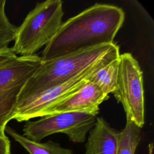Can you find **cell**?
Instances as JSON below:
<instances>
[{
    "label": "cell",
    "mask_w": 154,
    "mask_h": 154,
    "mask_svg": "<svg viewBox=\"0 0 154 154\" xmlns=\"http://www.w3.org/2000/svg\"><path fill=\"white\" fill-rule=\"evenodd\" d=\"M97 114L67 112L46 115L35 121H26L23 128V135L40 142L51 135L61 133L74 143L86 141L87 134L94 126Z\"/></svg>",
    "instance_id": "obj_5"
},
{
    "label": "cell",
    "mask_w": 154,
    "mask_h": 154,
    "mask_svg": "<svg viewBox=\"0 0 154 154\" xmlns=\"http://www.w3.org/2000/svg\"><path fill=\"white\" fill-rule=\"evenodd\" d=\"M88 133L84 154H116L119 131L103 118L97 117Z\"/></svg>",
    "instance_id": "obj_9"
},
{
    "label": "cell",
    "mask_w": 154,
    "mask_h": 154,
    "mask_svg": "<svg viewBox=\"0 0 154 154\" xmlns=\"http://www.w3.org/2000/svg\"><path fill=\"white\" fill-rule=\"evenodd\" d=\"M117 85L112 94L120 102L129 119L140 128L144 124V97L143 72L130 53L120 54Z\"/></svg>",
    "instance_id": "obj_7"
},
{
    "label": "cell",
    "mask_w": 154,
    "mask_h": 154,
    "mask_svg": "<svg viewBox=\"0 0 154 154\" xmlns=\"http://www.w3.org/2000/svg\"><path fill=\"white\" fill-rule=\"evenodd\" d=\"M119 57L98 69L88 79L108 96L109 93H112L116 88L119 73Z\"/></svg>",
    "instance_id": "obj_11"
},
{
    "label": "cell",
    "mask_w": 154,
    "mask_h": 154,
    "mask_svg": "<svg viewBox=\"0 0 154 154\" xmlns=\"http://www.w3.org/2000/svg\"><path fill=\"white\" fill-rule=\"evenodd\" d=\"M0 154H11L10 141L7 136L0 137Z\"/></svg>",
    "instance_id": "obj_15"
},
{
    "label": "cell",
    "mask_w": 154,
    "mask_h": 154,
    "mask_svg": "<svg viewBox=\"0 0 154 154\" xmlns=\"http://www.w3.org/2000/svg\"><path fill=\"white\" fill-rule=\"evenodd\" d=\"M5 131L19 143L29 154H73L72 150L61 146L58 143L51 140L46 142L34 141L19 134L9 126H6Z\"/></svg>",
    "instance_id": "obj_10"
},
{
    "label": "cell",
    "mask_w": 154,
    "mask_h": 154,
    "mask_svg": "<svg viewBox=\"0 0 154 154\" xmlns=\"http://www.w3.org/2000/svg\"><path fill=\"white\" fill-rule=\"evenodd\" d=\"M116 43L99 45L90 49L42 61L22 88L17 102L43 93L89 68L104 57Z\"/></svg>",
    "instance_id": "obj_2"
},
{
    "label": "cell",
    "mask_w": 154,
    "mask_h": 154,
    "mask_svg": "<svg viewBox=\"0 0 154 154\" xmlns=\"http://www.w3.org/2000/svg\"><path fill=\"white\" fill-rule=\"evenodd\" d=\"M64 12L61 0H47L36 4L21 25L17 27L14 45L17 55L29 56L46 46L62 23Z\"/></svg>",
    "instance_id": "obj_3"
},
{
    "label": "cell",
    "mask_w": 154,
    "mask_h": 154,
    "mask_svg": "<svg viewBox=\"0 0 154 154\" xmlns=\"http://www.w3.org/2000/svg\"><path fill=\"white\" fill-rule=\"evenodd\" d=\"M108 97L96 85L88 81L70 96L44 111L40 117L67 112L98 114L99 105Z\"/></svg>",
    "instance_id": "obj_8"
},
{
    "label": "cell",
    "mask_w": 154,
    "mask_h": 154,
    "mask_svg": "<svg viewBox=\"0 0 154 154\" xmlns=\"http://www.w3.org/2000/svg\"><path fill=\"white\" fill-rule=\"evenodd\" d=\"M141 128L128 119L125 127L119 131L116 154H135L141 140Z\"/></svg>",
    "instance_id": "obj_12"
},
{
    "label": "cell",
    "mask_w": 154,
    "mask_h": 154,
    "mask_svg": "<svg viewBox=\"0 0 154 154\" xmlns=\"http://www.w3.org/2000/svg\"><path fill=\"white\" fill-rule=\"evenodd\" d=\"M16 55L11 50V48L0 51V66L4 65L7 63L15 58Z\"/></svg>",
    "instance_id": "obj_14"
},
{
    "label": "cell",
    "mask_w": 154,
    "mask_h": 154,
    "mask_svg": "<svg viewBox=\"0 0 154 154\" xmlns=\"http://www.w3.org/2000/svg\"><path fill=\"white\" fill-rule=\"evenodd\" d=\"M42 62L37 55L17 56L0 66V137L11 120L19 94Z\"/></svg>",
    "instance_id": "obj_6"
},
{
    "label": "cell",
    "mask_w": 154,
    "mask_h": 154,
    "mask_svg": "<svg viewBox=\"0 0 154 154\" xmlns=\"http://www.w3.org/2000/svg\"><path fill=\"white\" fill-rule=\"evenodd\" d=\"M149 154H152V151H153V146H152V144H151L150 145H149Z\"/></svg>",
    "instance_id": "obj_16"
},
{
    "label": "cell",
    "mask_w": 154,
    "mask_h": 154,
    "mask_svg": "<svg viewBox=\"0 0 154 154\" xmlns=\"http://www.w3.org/2000/svg\"><path fill=\"white\" fill-rule=\"evenodd\" d=\"M120 54L119 47L116 44L104 57L89 68L66 82L40 94L17 102L11 120L14 119L22 122L28 121L33 118L40 117L44 111L76 91L88 81L91 75L107 63L118 58Z\"/></svg>",
    "instance_id": "obj_4"
},
{
    "label": "cell",
    "mask_w": 154,
    "mask_h": 154,
    "mask_svg": "<svg viewBox=\"0 0 154 154\" xmlns=\"http://www.w3.org/2000/svg\"><path fill=\"white\" fill-rule=\"evenodd\" d=\"M5 0H0V51L9 48L14 40L17 26L9 20L5 12Z\"/></svg>",
    "instance_id": "obj_13"
},
{
    "label": "cell",
    "mask_w": 154,
    "mask_h": 154,
    "mask_svg": "<svg viewBox=\"0 0 154 154\" xmlns=\"http://www.w3.org/2000/svg\"><path fill=\"white\" fill-rule=\"evenodd\" d=\"M125 20L116 5L96 3L62 22L42 52L47 61L99 45L114 43Z\"/></svg>",
    "instance_id": "obj_1"
}]
</instances>
